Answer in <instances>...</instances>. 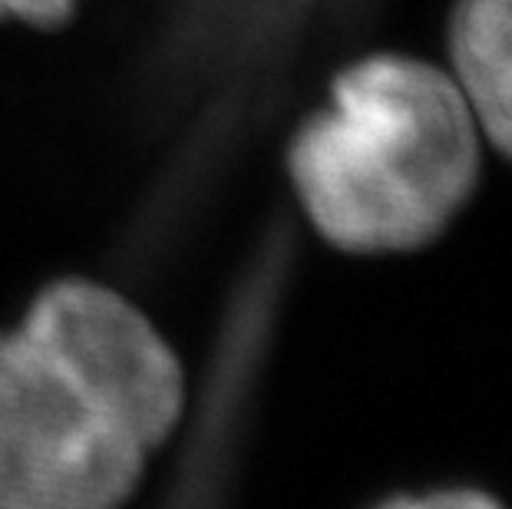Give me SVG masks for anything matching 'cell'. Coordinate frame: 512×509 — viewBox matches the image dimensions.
Instances as JSON below:
<instances>
[{
    "label": "cell",
    "mask_w": 512,
    "mask_h": 509,
    "mask_svg": "<svg viewBox=\"0 0 512 509\" xmlns=\"http://www.w3.org/2000/svg\"><path fill=\"white\" fill-rule=\"evenodd\" d=\"M182 404L179 357L133 301L50 285L0 331V509H119Z\"/></svg>",
    "instance_id": "1"
},
{
    "label": "cell",
    "mask_w": 512,
    "mask_h": 509,
    "mask_svg": "<svg viewBox=\"0 0 512 509\" xmlns=\"http://www.w3.org/2000/svg\"><path fill=\"white\" fill-rule=\"evenodd\" d=\"M314 232L351 255L417 252L450 229L483 176V133L453 73L370 53L334 73L328 103L288 143Z\"/></svg>",
    "instance_id": "2"
},
{
    "label": "cell",
    "mask_w": 512,
    "mask_h": 509,
    "mask_svg": "<svg viewBox=\"0 0 512 509\" xmlns=\"http://www.w3.org/2000/svg\"><path fill=\"white\" fill-rule=\"evenodd\" d=\"M446 40L479 133L512 159V0H456Z\"/></svg>",
    "instance_id": "3"
},
{
    "label": "cell",
    "mask_w": 512,
    "mask_h": 509,
    "mask_svg": "<svg viewBox=\"0 0 512 509\" xmlns=\"http://www.w3.org/2000/svg\"><path fill=\"white\" fill-rule=\"evenodd\" d=\"M86 0H0V24L30 30H60L76 17Z\"/></svg>",
    "instance_id": "4"
},
{
    "label": "cell",
    "mask_w": 512,
    "mask_h": 509,
    "mask_svg": "<svg viewBox=\"0 0 512 509\" xmlns=\"http://www.w3.org/2000/svg\"><path fill=\"white\" fill-rule=\"evenodd\" d=\"M374 509H506V506L483 490H473V486H450V490L394 496V500H384Z\"/></svg>",
    "instance_id": "5"
}]
</instances>
